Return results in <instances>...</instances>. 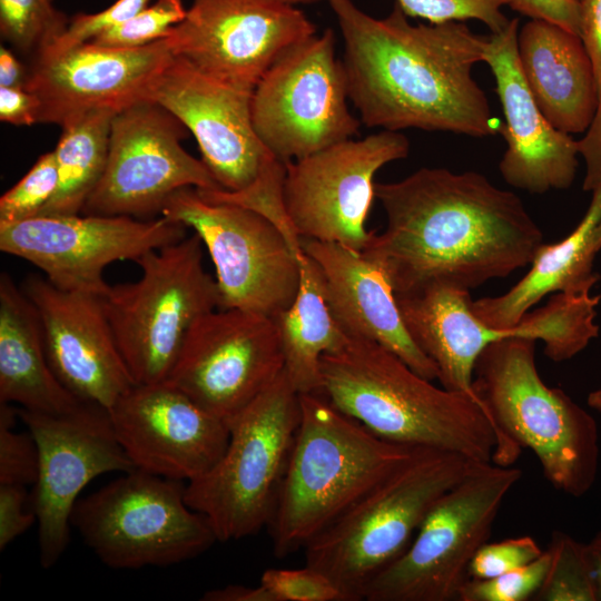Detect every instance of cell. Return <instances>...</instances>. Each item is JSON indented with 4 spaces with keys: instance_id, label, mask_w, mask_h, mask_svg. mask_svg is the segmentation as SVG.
Here are the masks:
<instances>
[{
    "instance_id": "48",
    "label": "cell",
    "mask_w": 601,
    "mask_h": 601,
    "mask_svg": "<svg viewBox=\"0 0 601 601\" xmlns=\"http://www.w3.org/2000/svg\"><path fill=\"white\" fill-rule=\"evenodd\" d=\"M588 405L601 413V388L591 392L587 398Z\"/></svg>"
},
{
    "instance_id": "28",
    "label": "cell",
    "mask_w": 601,
    "mask_h": 601,
    "mask_svg": "<svg viewBox=\"0 0 601 601\" xmlns=\"http://www.w3.org/2000/svg\"><path fill=\"white\" fill-rule=\"evenodd\" d=\"M600 221L601 190H597L574 230L559 243H543L530 263V270L506 293L472 299L473 314L490 327L505 329L516 325L548 294L590 293L599 279L593 272V260Z\"/></svg>"
},
{
    "instance_id": "27",
    "label": "cell",
    "mask_w": 601,
    "mask_h": 601,
    "mask_svg": "<svg viewBox=\"0 0 601 601\" xmlns=\"http://www.w3.org/2000/svg\"><path fill=\"white\" fill-rule=\"evenodd\" d=\"M0 402L49 414L83 402L55 375L38 311L7 273L0 275Z\"/></svg>"
},
{
    "instance_id": "29",
    "label": "cell",
    "mask_w": 601,
    "mask_h": 601,
    "mask_svg": "<svg viewBox=\"0 0 601 601\" xmlns=\"http://www.w3.org/2000/svg\"><path fill=\"white\" fill-rule=\"evenodd\" d=\"M299 286L292 304L275 318L284 355V370L299 394H321L323 355L341 349L349 339L325 294L317 264L302 250Z\"/></svg>"
},
{
    "instance_id": "36",
    "label": "cell",
    "mask_w": 601,
    "mask_h": 601,
    "mask_svg": "<svg viewBox=\"0 0 601 601\" xmlns=\"http://www.w3.org/2000/svg\"><path fill=\"white\" fill-rule=\"evenodd\" d=\"M258 587L263 601H347L326 574L306 564L303 569H267Z\"/></svg>"
},
{
    "instance_id": "49",
    "label": "cell",
    "mask_w": 601,
    "mask_h": 601,
    "mask_svg": "<svg viewBox=\"0 0 601 601\" xmlns=\"http://www.w3.org/2000/svg\"><path fill=\"white\" fill-rule=\"evenodd\" d=\"M270 1L282 3V4H286V6L296 7L297 4H306V3L317 2V1H327L328 2L329 0H270Z\"/></svg>"
},
{
    "instance_id": "50",
    "label": "cell",
    "mask_w": 601,
    "mask_h": 601,
    "mask_svg": "<svg viewBox=\"0 0 601 601\" xmlns=\"http://www.w3.org/2000/svg\"><path fill=\"white\" fill-rule=\"evenodd\" d=\"M595 245H597V248L598 250L601 248V221L597 228V233H595Z\"/></svg>"
},
{
    "instance_id": "21",
    "label": "cell",
    "mask_w": 601,
    "mask_h": 601,
    "mask_svg": "<svg viewBox=\"0 0 601 601\" xmlns=\"http://www.w3.org/2000/svg\"><path fill=\"white\" fill-rule=\"evenodd\" d=\"M116 437L135 469L186 481L224 454L229 426L168 382L135 384L108 410Z\"/></svg>"
},
{
    "instance_id": "26",
    "label": "cell",
    "mask_w": 601,
    "mask_h": 601,
    "mask_svg": "<svg viewBox=\"0 0 601 601\" xmlns=\"http://www.w3.org/2000/svg\"><path fill=\"white\" fill-rule=\"evenodd\" d=\"M520 67L548 120L566 134L584 132L598 107V82L580 36L532 19L518 35Z\"/></svg>"
},
{
    "instance_id": "20",
    "label": "cell",
    "mask_w": 601,
    "mask_h": 601,
    "mask_svg": "<svg viewBox=\"0 0 601 601\" xmlns=\"http://www.w3.org/2000/svg\"><path fill=\"white\" fill-rule=\"evenodd\" d=\"M395 296L407 332L436 366L441 385L469 395L483 410L473 377L475 362L489 344L518 336L541 339L546 352H554L562 347L570 332L565 312L554 302L529 311L516 325L499 329L473 314L467 289L432 283Z\"/></svg>"
},
{
    "instance_id": "10",
    "label": "cell",
    "mask_w": 601,
    "mask_h": 601,
    "mask_svg": "<svg viewBox=\"0 0 601 601\" xmlns=\"http://www.w3.org/2000/svg\"><path fill=\"white\" fill-rule=\"evenodd\" d=\"M184 481L138 469L78 499L70 518L83 543L107 566H169L207 551L217 538L185 500Z\"/></svg>"
},
{
    "instance_id": "11",
    "label": "cell",
    "mask_w": 601,
    "mask_h": 601,
    "mask_svg": "<svg viewBox=\"0 0 601 601\" xmlns=\"http://www.w3.org/2000/svg\"><path fill=\"white\" fill-rule=\"evenodd\" d=\"M522 470L475 463L430 510L407 549L367 585L366 601H459L469 566L487 542Z\"/></svg>"
},
{
    "instance_id": "32",
    "label": "cell",
    "mask_w": 601,
    "mask_h": 601,
    "mask_svg": "<svg viewBox=\"0 0 601 601\" xmlns=\"http://www.w3.org/2000/svg\"><path fill=\"white\" fill-rule=\"evenodd\" d=\"M55 0H0L2 39L21 52L36 56L49 48L66 30L70 19L53 6Z\"/></svg>"
},
{
    "instance_id": "37",
    "label": "cell",
    "mask_w": 601,
    "mask_h": 601,
    "mask_svg": "<svg viewBox=\"0 0 601 601\" xmlns=\"http://www.w3.org/2000/svg\"><path fill=\"white\" fill-rule=\"evenodd\" d=\"M549 566L548 551L533 562L491 579H469L459 601H526L542 585Z\"/></svg>"
},
{
    "instance_id": "23",
    "label": "cell",
    "mask_w": 601,
    "mask_h": 601,
    "mask_svg": "<svg viewBox=\"0 0 601 601\" xmlns=\"http://www.w3.org/2000/svg\"><path fill=\"white\" fill-rule=\"evenodd\" d=\"M21 288L38 311L57 378L78 400L109 410L135 382L100 297L60 289L37 275L29 276Z\"/></svg>"
},
{
    "instance_id": "46",
    "label": "cell",
    "mask_w": 601,
    "mask_h": 601,
    "mask_svg": "<svg viewBox=\"0 0 601 601\" xmlns=\"http://www.w3.org/2000/svg\"><path fill=\"white\" fill-rule=\"evenodd\" d=\"M29 71L18 60L14 53L1 46L0 48V87L26 88Z\"/></svg>"
},
{
    "instance_id": "24",
    "label": "cell",
    "mask_w": 601,
    "mask_h": 601,
    "mask_svg": "<svg viewBox=\"0 0 601 601\" xmlns=\"http://www.w3.org/2000/svg\"><path fill=\"white\" fill-rule=\"evenodd\" d=\"M519 19L485 39L483 61L493 73L506 149L499 169L511 186L531 194L569 188L578 166V140L556 129L538 106L520 67Z\"/></svg>"
},
{
    "instance_id": "34",
    "label": "cell",
    "mask_w": 601,
    "mask_h": 601,
    "mask_svg": "<svg viewBox=\"0 0 601 601\" xmlns=\"http://www.w3.org/2000/svg\"><path fill=\"white\" fill-rule=\"evenodd\" d=\"M58 186L55 151L41 155L29 171L0 197V221L12 223L38 216Z\"/></svg>"
},
{
    "instance_id": "22",
    "label": "cell",
    "mask_w": 601,
    "mask_h": 601,
    "mask_svg": "<svg viewBox=\"0 0 601 601\" xmlns=\"http://www.w3.org/2000/svg\"><path fill=\"white\" fill-rule=\"evenodd\" d=\"M173 57L165 38L136 48L89 41L36 57L26 89L41 104L39 122L62 127L88 112H118L146 99L149 85Z\"/></svg>"
},
{
    "instance_id": "2",
    "label": "cell",
    "mask_w": 601,
    "mask_h": 601,
    "mask_svg": "<svg viewBox=\"0 0 601 601\" xmlns=\"http://www.w3.org/2000/svg\"><path fill=\"white\" fill-rule=\"evenodd\" d=\"M328 3L343 38L349 100L365 126L476 138L500 132L502 124L472 76L486 37L463 21L413 24L396 3L381 19L352 0Z\"/></svg>"
},
{
    "instance_id": "45",
    "label": "cell",
    "mask_w": 601,
    "mask_h": 601,
    "mask_svg": "<svg viewBox=\"0 0 601 601\" xmlns=\"http://www.w3.org/2000/svg\"><path fill=\"white\" fill-rule=\"evenodd\" d=\"M580 37L593 65L598 90H601V0H580Z\"/></svg>"
},
{
    "instance_id": "8",
    "label": "cell",
    "mask_w": 601,
    "mask_h": 601,
    "mask_svg": "<svg viewBox=\"0 0 601 601\" xmlns=\"http://www.w3.org/2000/svg\"><path fill=\"white\" fill-rule=\"evenodd\" d=\"M299 418V393L284 370L228 422L229 441L218 462L186 483V503L206 516L218 542L247 538L268 524Z\"/></svg>"
},
{
    "instance_id": "43",
    "label": "cell",
    "mask_w": 601,
    "mask_h": 601,
    "mask_svg": "<svg viewBox=\"0 0 601 601\" xmlns=\"http://www.w3.org/2000/svg\"><path fill=\"white\" fill-rule=\"evenodd\" d=\"M41 104L23 87H0V120L14 126L39 122Z\"/></svg>"
},
{
    "instance_id": "30",
    "label": "cell",
    "mask_w": 601,
    "mask_h": 601,
    "mask_svg": "<svg viewBox=\"0 0 601 601\" xmlns=\"http://www.w3.org/2000/svg\"><path fill=\"white\" fill-rule=\"evenodd\" d=\"M116 114L107 109L96 110L61 127L62 132L53 150L58 186L39 215H77L82 211L105 170L110 127Z\"/></svg>"
},
{
    "instance_id": "3",
    "label": "cell",
    "mask_w": 601,
    "mask_h": 601,
    "mask_svg": "<svg viewBox=\"0 0 601 601\" xmlns=\"http://www.w3.org/2000/svg\"><path fill=\"white\" fill-rule=\"evenodd\" d=\"M321 394L375 435L490 463L493 425L469 395L435 386L384 346L349 337L321 359Z\"/></svg>"
},
{
    "instance_id": "15",
    "label": "cell",
    "mask_w": 601,
    "mask_h": 601,
    "mask_svg": "<svg viewBox=\"0 0 601 601\" xmlns=\"http://www.w3.org/2000/svg\"><path fill=\"white\" fill-rule=\"evenodd\" d=\"M183 224L164 216L39 215L0 221V250L22 258L56 287L101 297L109 288L104 269L116 260H136L186 237Z\"/></svg>"
},
{
    "instance_id": "19",
    "label": "cell",
    "mask_w": 601,
    "mask_h": 601,
    "mask_svg": "<svg viewBox=\"0 0 601 601\" xmlns=\"http://www.w3.org/2000/svg\"><path fill=\"white\" fill-rule=\"evenodd\" d=\"M315 33L297 7L270 0H193L165 40L174 57L253 91L286 50Z\"/></svg>"
},
{
    "instance_id": "12",
    "label": "cell",
    "mask_w": 601,
    "mask_h": 601,
    "mask_svg": "<svg viewBox=\"0 0 601 601\" xmlns=\"http://www.w3.org/2000/svg\"><path fill=\"white\" fill-rule=\"evenodd\" d=\"M347 78L332 29L286 50L252 92L254 129L284 164L349 139L359 121L348 108Z\"/></svg>"
},
{
    "instance_id": "7",
    "label": "cell",
    "mask_w": 601,
    "mask_h": 601,
    "mask_svg": "<svg viewBox=\"0 0 601 601\" xmlns=\"http://www.w3.org/2000/svg\"><path fill=\"white\" fill-rule=\"evenodd\" d=\"M479 462L418 447L304 548L306 565L326 574L347 601L410 545L436 501Z\"/></svg>"
},
{
    "instance_id": "13",
    "label": "cell",
    "mask_w": 601,
    "mask_h": 601,
    "mask_svg": "<svg viewBox=\"0 0 601 601\" xmlns=\"http://www.w3.org/2000/svg\"><path fill=\"white\" fill-rule=\"evenodd\" d=\"M160 215L201 239L214 263L219 308L275 318L292 304L299 286V253L268 218L246 207L206 200L194 187L171 194Z\"/></svg>"
},
{
    "instance_id": "38",
    "label": "cell",
    "mask_w": 601,
    "mask_h": 601,
    "mask_svg": "<svg viewBox=\"0 0 601 601\" xmlns=\"http://www.w3.org/2000/svg\"><path fill=\"white\" fill-rule=\"evenodd\" d=\"M508 3V0H396L407 17L422 18L430 23L475 19L492 33L506 27L509 19L502 8Z\"/></svg>"
},
{
    "instance_id": "25",
    "label": "cell",
    "mask_w": 601,
    "mask_h": 601,
    "mask_svg": "<svg viewBox=\"0 0 601 601\" xmlns=\"http://www.w3.org/2000/svg\"><path fill=\"white\" fill-rule=\"evenodd\" d=\"M300 244L319 267L328 304L349 337L373 341L420 375L437 378L436 366L407 332L391 282L377 263L337 243L302 238Z\"/></svg>"
},
{
    "instance_id": "35",
    "label": "cell",
    "mask_w": 601,
    "mask_h": 601,
    "mask_svg": "<svg viewBox=\"0 0 601 601\" xmlns=\"http://www.w3.org/2000/svg\"><path fill=\"white\" fill-rule=\"evenodd\" d=\"M18 407L0 402V484L35 485L39 451L33 436L14 431Z\"/></svg>"
},
{
    "instance_id": "4",
    "label": "cell",
    "mask_w": 601,
    "mask_h": 601,
    "mask_svg": "<svg viewBox=\"0 0 601 601\" xmlns=\"http://www.w3.org/2000/svg\"><path fill=\"white\" fill-rule=\"evenodd\" d=\"M473 387L496 434L493 463L512 465L525 447L556 491L573 497L589 492L599 469L597 422L540 377L535 339L513 336L489 344L475 362Z\"/></svg>"
},
{
    "instance_id": "40",
    "label": "cell",
    "mask_w": 601,
    "mask_h": 601,
    "mask_svg": "<svg viewBox=\"0 0 601 601\" xmlns=\"http://www.w3.org/2000/svg\"><path fill=\"white\" fill-rule=\"evenodd\" d=\"M543 551L529 535L484 543L469 566V579H491L524 566L536 560Z\"/></svg>"
},
{
    "instance_id": "5",
    "label": "cell",
    "mask_w": 601,
    "mask_h": 601,
    "mask_svg": "<svg viewBox=\"0 0 601 601\" xmlns=\"http://www.w3.org/2000/svg\"><path fill=\"white\" fill-rule=\"evenodd\" d=\"M300 418L272 518L273 551L305 545L418 447L386 441L319 394H299Z\"/></svg>"
},
{
    "instance_id": "44",
    "label": "cell",
    "mask_w": 601,
    "mask_h": 601,
    "mask_svg": "<svg viewBox=\"0 0 601 601\" xmlns=\"http://www.w3.org/2000/svg\"><path fill=\"white\" fill-rule=\"evenodd\" d=\"M578 149L585 164L583 190H601V90L595 114L585 135L578 140Z\"/></svg>"
},
{
    "instance_id": "6",
    "label": "cell",
    "mask_w": 601,
    "mask_h": 601,
    "mask_svg": "<svg viewBox=\"0 0 601 601\" xmlns=\"http://www.w3.org/2000/svg\"><path fill=\"white\" fill-rule=\"evenodd\" d=\"M252 92L173 57L149 85L146 99L173 114L195 137L201 160L221 189L200 190L206 200L238 205L273 221L293 249L300 247L286 211V164L258 138Z\"/></svg>"
},
{
    "instance_id": "39",
    "label": "cell",
    "mask_w": 601,
    "mask_h": 601,
    "mask_svg": "<svg viewBox=\"0 0 601 601\" xmlns=\"http://www.w3.org/2000/svg\"><path fill=\"white\" fill-rule=\"evenodd\" d=\"M152 0H117L106 9L96 13H77L70 21L63 33L47 49L36 57H47L62 53L85 42L91 41L102 31L120 24Z\"/></svg>"
},
{
    "instance_id": "41",
    "label": "cell",
    "mask_w": 601,
    "mask_h": 601,
    "mask_svg": "<svg viewBox=\"0 0 601 601\" xmlns=\"http://www.w3.org/2000/svg\"><path fill=\"white\" fill-rule=\"evenodd\" d=\"M26 486L0 484V550L3 551L37 521L31 509L26 510Z\"/></svg>"
},
{
    "instance_id": "1",
    "label": "cell",
    "mask_w": 601,
    "mask_h": 601,
    "mask_svg": "<svg viewBox=\"0 0 601 601\" xmlns=\"http://www.w3.org/2000/svg\"><path fill=\"white\" fill-rule=\"evenodd\" d=\"M386 227L362 253L395 294L432 283L472 289L529 265L543 234L514 193L475 171L421 168L375 185Z\"/></svg>"
},
{
    "instance_id": "31",
    "label": "cell",
    "mask_w": 601,
    "mask_h": 601,
    "mask_svg": "<svg viewBox=\"0 0 601 601\" xmlns=\"http://www.w3.org/2000/svg\"><path fill=\"white\" fill-rule=\"evenodd\" d=\"M549 566L536 601H598L588 543L554 531L548 546Z\"/></svg>"
},
{
    "instance_id": "47",
    "label": "cell",
    "mask_w": 601,
    "mask_h": 601,
    "mask_svg": "<svg viewBox=\"0 0 601 601\" xmlns=\"http://www.w3.org/2000/svg\"><path fill=\"white\" fill-rule=\"evenodd\" d=\"M588 549L595 577L598 601H601V531L588 543Z\"/></svg>"
},
{
    "instance_id": "14",
    "label": "cell",
    "mask_w": 601,
    "mask_h": 601,
    "mask_svg": "<svg viewBox=\"0 0 601 601\" xmlns=\"http://www.w3.org/2000/svg\"><path fill=\"white\" fill-rule=\"evenodd\" d=\"M187 128L155 101L144 99L111 121L107 162L85 215L144 218L160 213L185 187L221 189L205 162L181 146Z\"/></svg>"
},
{
    "instance_id": "42",
    "label": "cell",
    "mask_w": 601,
    "mask_h": 601,
    "mask_svg": "<svg viewBox=\"0 0 601 601\" xmlns=\"http://www.w3.org/2000/svg\"><path fill=\"white\" fill-rule=\"evenodd\" d=\"M513 10L531 19H539L558 24L580 36V0H508Z\"/></svg>"
},
{
    "instance_id": "9",
    "label": "cell",
    "mask_w": 601,
    "mask_h": 601,
    "mask_svg": "<svg viewBox=\"0 0 601 601\" xmlns=\"http://www.w3.org/2000/svg\"><path fill=\"white\" fill-rule=\"evenodd\" d=\"M203 247L194 233L150 250L135 260L141 268L138 280L109 286L100 297L135 384L165 382L195 322L220 306Z\"/></svg>"
},
{
    "instance_id": "17",
    "label": "cell",
    "mask_w": 601,
    "mask_h": 601,
    "mask_svg": "<svg viewBox=\"0 0 601 601\" xmlns=\"http://www.w3.org/2000/svg\"><path fill=\"white\" fill-rule=\"evenodd\" d=\"M19 418L39 451V473L30 496L37 515L39 560L52 568L70 542V518L79 493L95 477L130 472L134 464L119 444L107 408L81 402L49 414L18 407Z\"/></svg>"
},
{
    "instance_id": "16",
    "label": "cell",
    "mask_w": 601,
    "mask_h": 601,
    "mask_svg": "<svg viewBox=\"0 0 601 601\" xmlns=\"http://www.w3.org/2000/svg\"><path fill=\"white\" fill-rule=\"evenodd\" d=\"M408 152L410 141L403 134L383 130L288 162L284 200L298 237L362 252L373 234L365 223L376 198L374 177Z\"/></svg>"
},
{
    "instance_id": "18",
    "label": "cell",
    "mask_w": 601,
    "mask_h": 601,
    "mask_svg": "<svg viewBox=\"0 0 601 601\" xmlns=\"http://www.w3.org/2000/svg\"><path fill=\"white\" fill-rule=\"evenodd\" d=\"M284 366L272 317L217 308L195 322L166 382L228 424Z\"/></svg>"
},
{
    "instance_id": "33",
    "label": "cell",
    "mask_w": 601,
    "mask_h": 601,
    "mask_svg": "<svg viewBox=\"0 0 601 601\" xmlns=\"http://www.w3.org/2000/svg\"><path fill=\"white\" fill-rule=\"evenodd\" d=\"M186 12L181 0H156L127 21L102 31L91 41L119 48L146 46L167 37L170 29L185 18Z\"/></svg>"
}]
</instances>
